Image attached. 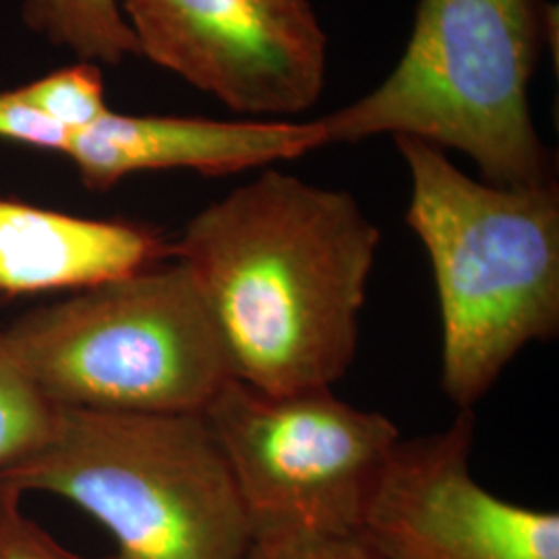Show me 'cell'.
I'll use <instances>...</instances> for the list:
<instances>
[{
	"label": "cell",
	"instance_id": "4fadbf2b",
	"mask_svg": "<svg viewBox=\"0 0 559 559\" xmlns=\"http://www.w3.org/2000/svg\"><path fill=\"white\" fill-rule=\"evenodd\" d=\"M17 94L71 135L92 127L110 110L100 67L83 60L21 85Z\"/></svg>",
	"mask_w": 559,
	"mask_h": 559
},
{
	"label": "cell",
	"instance_id": "8992f818",
	"mask_svg": "<svg viewBox=\"0 0 559 559\" xmlns=\"http://www.w3.org/2000/svg\"><path fill=\"white\" fill-rule=\"evenodd\" d=\"M255 535L357 533L402 440L385 415L332 388L270 394L230 380L205 408Z\"/></svg>",
	"mask_w": 559,
	"mask_h": 559
},
{
	"label": "cell",
	"instance_id": "5b68a950",
	"mask_svg": "<svg viewBox=\"0 0 559 559\" xmlns=\"http://www.w3.org/2000/svg\"><path fill=\"white\" fill-rule=\"evenodd\" d=\"M2 334L59 408L203 415L235 380L193 276L175 258L34 309Z\"/></svg>",
	"mask_w": 559,
	"mask_h": 559
},
{
	"label": "cell",
	"instance_id": "52a82bcc",
	"mask_svg": "<svg viewBox=\"0 0 559 559\" xmlns=\"http://www.w3.org/2000/svg\"><path fill=\"white\" fill-rule=\"evenodd\" d=\"M140 57L228 110L286 120L320 102L328 36L309 0H119Z\"/></svg>",
	"mask_w": 559,
	"mask_h": 559
},
{
	"label": "cell",
	"instance_id": "7c38bea8",
	"mask_svg": "<svg viewBox=\"0 0 559 559\" xmlns=\"http://www.w3.org/2000/svg\"><path fill=\"white\" fill-rule=\"evenodd\" d=\"M55 419L57 406L23 371L0 330V471L40 450Z\"/></svg>",
	"mask_w": 559,
	"mask_h": 559
},
{
	"label": "cell",
	"instance_id": "ba28073f",
	"mask_svg": "<svg viewBox=\"0 0 559 559\" xmlns=\"http://www.w3.org/2000/svg\"><path fill=\"white\" fill-rule=\"evenodd\" d=\"M475 413L400 440L360 519L380 559H559V514L503 500L471 471Z\"/></svg>",
	"mask_w": 559,
	"mask_h": 559
},
{
	"label": "cell",
	"instance_id": "7a4b0ae2",
	"mask_svg": "<svg viewBox=\"0 0 559 559\" xmlns=\"http://www.w3.org/2000/svg\"><path fill=\"white\" fill-rule=\"evenodd\" d=\"M411 175L404 214L433 272L441 388L473 411L508 365L559 330V185L498 187L425 141L394 138Z\"/></svg>",
	"mask_w": 559,
	"mask_h": 559
},
{
	"label": "cell",
	"instance_id": "9c48e42d",
	"mask_svg": "<svg viewBox=\"0 0 559 559\" xmlns=\"http://www.w3.org/2000/svg\"><path fill=\"white\" fill-rule=\"evenodd\" d=\"M328 145L320 120H214L108 110L69 138L64 156L92 191L152 170H195L205 177L239 175L295 160Z\"/></svg>",
	"mask_w": 559,
	"mask_h": 559
},
{
	"label": "cell",
	"instance_id": "5bb4252c",
	"mask_svg": "<svg viewBox=\"0 0 559 559\" xmlns=\"http://www.w3.org/2000/svg\"><path fill=\"white\" fill-rule=\"evenodd\" d=\"M245 559H380L357 533L255 535Z\"/></svg>",
	"mask_w": 559,
	"mask_h": 559
},
{
	"label": "cell",
	"instance_id": "9a60e30c",
	"mask_svg": "<svg viewBox=\"0 0 559 559\" xmlns=\"http://www.w3.org/2000/svg\"><path fill=\"white\" fill-rule=\"evenodd\" d=\"M20 491L0 485V559H87L23 512Z\"/></svg>",
	"mask_w": 559,
	"mask_h": 559
},
{
	"label": "cell",
	"instance_id": "8fae6325",
	"mask_svg": "<svg viewBox=\"0 0 559 559\" xmlns=\"http://www.w3.org/2000/svg\"><path fill=\"white\" fill-rule=\"evenodd\" d=\"M21 17L32 34L83 62L119 67L140 57L119 0H23Z\"/></svg>",
	"mask_w": 559,
	"mask_h": 559
},
{
	"label": "cell",
	"instance_id": "6da1fadb",
	"mask_svg": "<svg viewBox=\"0 0 559 559\" xmlns=\"http://www.w3.org/2000/svg\"><path fill=\"white\" fill-rule=\"evenodd\" d=\"M380 240L353 193L267 166L187 222L173 258L193 276L235 380L286 394L348 373Z\"/></svg>",
	"mask_w": 559,
	"mask_h": 559
},
{
	"label": "cell",
	"instance_id": "277c9868",
	"mask_svg": "<svg viewBox=\"0 0 559 559\" xmlns=\"http://www.w3.org/2000/svg\"><path fill=\"white\" fill-rule=\"evenodd\" d=\"M0 485L75 503L115 540L106 559H245L253 528L203 415L59 408L48 441Z\"/></svg>",
	"mask_w": 559,
	"mask_h": 559
},
{
	"label": "cell",
	"instance_id": "30bf717a",
	"mask_svg": "<svg viewBox=\"0 0 559 559\" xmlns=\"http://www.w3.org/2000/svg\"><path fill=\"white\" fill-rule=\"evenodd\" d=\"M173 258L150 226L0 200V295L85 290Z\"/></svg>",
	"mask_w": 559,
	"mask_h": 559
},
{
	"label": "cell",
	"instance_id": "3957f363",
	"mask_svg": "<svg viewBox=\"0 0 559 559\" xmlns=\"http://www.w3.org/2000/svg\"><path fill=\"white\" fill-rule=\"evenodd\" d=\"M556 21L549 0H419L392 73L318 119L328 145L413 138L471 158L480 180L498 187L556 180L531 110Z\"/></svg>",
	"mask_w": 559,
	"mask_h": 559
},
{
	"label": "cell",
	"instance_id": "2e32d148",
	"mask_svg": "<svg viewBox=\"0 0 559 559\" xmlns=\"http://www.w3.org/2000/svg\"><path fill=\"white\" fill-rule=\"evenodd\" d=\"M69 138V131L41 117L38 110L21 98L17 90L0 92V140L62 154Z\"/></svg>",
	"mask_w": 559,
	"mask_h": 559
}]
</instances>
